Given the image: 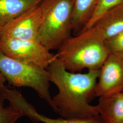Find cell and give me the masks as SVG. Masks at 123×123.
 I'll use <instances>...</instances> for the list:
<instances>
[{"label":"cell","mask_w":123,"mask_h":123,"mask_svg":"<svg viewBox=\"0 0 123 123\" xmlns=\"http://www.w3.org/2000/svg\"><path fill=\"white\" fill-rule=\"evenodd\" d=\"M47 70L50 81L58 89L52 98L55 112L62 119H87L99 115L96 105L90 104L96 94L99 70L86 73H73L66 69L56 57Z\"/></svg>","instance_id":"obj_1"},{"label":"cell","mask_w":123,"mask_h":123,"mask_svg":"<svg viewBox=\"0 0 123 123\" xmlns=\"http://www.w3.org/2000/svg\"><path fill=\"white\" fill-rule=\"evenodd\" d=\"M57 50V58L66 69L73 73L85 68L99 70L110 53L105 38L94 26L71 36Z\"/></svg>","instance_id":"obj_2"},{"label":"cell","mask_w":123,"mask_h":123,"mask_svg":"<svg viewBox=\"0 0 123 123\" xmlns=\"http://www.w3.org/2000/svg\"><path fill=\"white\" fill-rule=\"evenodd\" d=\"M37 41L49 50L58 49L73 34V0H42Z\"/></svg>","instance_id":"obj_3"},{"label":"cell","mask_w":123,"mask_h":123,"mask_svg":"<svg viewBox=\"0 0 123 123\" xmlns=\"http://www.w3.org/2000/svg\"><path fill=\"white\" fill-rule=\"evenodd\" d=\"M0 72L14 87L33 89L55 112L49 91L50 74L46 69L15 60L0 51Z\"/></svg>","instance_id":"obj_4"},{"label":"cell","mask_w":123,"mask_h":123,"mask_svg":"<svg viewBox=\"0 0 123 123\" xmlns=\"http://www.w3.org/2000/svg\"><path fill=\"white\" fill-rule=\"evenodd\" d=\"M0 51L15 60L46 69L55 54L37 40L19 39L0 36Z\"/></svg>","instance_id":"obj_5"},{"label":"cell","mask_w":123,"mask_h":123,"mask_svg":"<svg viewBox=\"0 0 123 123\" xmlns=\"http://www.w3.org/2000/svg\"><path fill=\"white\" fill-rule=\"evenodd\" d=\"M123 91V53H110L99 69L96 86L98 97Z\"/></svg>","instance_id":"obj_6"},{"label":"cell","mask_w":123,"mask_h":123,"mask_svg":"<svg viewBox=\"0 0 123 123\" xmlns=\"http://www.w3.org/2000/svg\"><path fill=\"white\" fill-rule=\"evenodd\" d=\"M42 23L39 5L28 10L0 29V36L19 39L37 40Z\"/></svg>","instance_id":"obj_7"},{"label":"cell","mask_w":123,"mask_h":123,"mask_svg":"<svg viewBox=\"0 0 123 123\" xmlns=\"http://www.w3.org/2000/svg\"><path fill=\"white\" fill-rule=\"evenodd\" d=\"M98 113L105 123H123V91L99 97Z\"/></svg>","instance_id":"obj_8"},{"label":"cell","mask_w":123,"mask_h":123,"mask_svg":"<svg viewBox=\"0 0 123 123\" xmlns=\"http://www.w3.org/2000/svg\"><path fill=\"white\" fill-rule=\"evenodd\" d=\"M92 26L102 33L106 40L123 31V3L104 13Z\"/></svg>","instance_id":"obj_9"},{"label":"cell","mask_w":123,"mask_h":123,"mask_svg":"<svg viewBox=\"0 0 123 123\" xmlns=\"http://www.w3.org/2000/svg\"><path fill=\"white\" fill-rule=\"evenodd\" d=\"M42 0H0V29Z\"/></svg>","instance_id":"obj_10"},{"label":"cell","mask_w":123,"mask_h":123,"mask_svg":"<svg viewBox=\"0 0 123 123\" xmlns=\"http://www.w3.org/2000/svg\"><path fill=\"white\" fill-rule=\"evenodd\" d=\"M73 35L82 31L92 16L97 0H73Z\"/></svg>","instance_id":"obj_11"},{"label":"cell","mask_w":123,"mask_h":123,"mask_svg":"<svg viewBox=\"0 0 123 123\" xmlns=\"http://www.w3.org/2000/svg\"><path fill=\"white\" fill-rule=\"evenodd\" d=\"M27 116L34 122H42L44 123H105L99 115L87 119H53L49 118L39 114L35 108H31L27 113Z\"/></svg>","instance_id":"obj_12"},{"label":"cell","mask_w":123,"mask_h":123,"mask_svg":"<svg viewBox=\"0 0 123 123\" xmlns=\"http://www.w3.org/2000/svg\"><path fill=\"white\" fill-rule=\"evenodd\" d=\"M122 3H123V0H97L92 16L88 24L82 31L92 26L94 22L106 11Z\"/></svg>","instance_id":"obj_13"},{"label":"cell","mask_w":123,"mask_h":123,"mask_svg":"<svg viewBox=\"0 0 123 123\" xmlns=\"http://www.w3.org/2000/svg\"><path fill=\"white\" fill-rule=\"evenodd\" d=\"M4 98L0 91V123H15L24 116L21 110L11 107H4Z\"/></svg>","instance_id":"obj_14"},{"label":"cell","mask_w":123,"mask_h":123,"mask_svg":"<svg viewBox=\"0 0 123 123\" xmlns=\"http://www.w3.org/2000/svg\"><path fill=\"white\" fill-rule=\"evenodd\" d=\"M110 53H123V31L106 40Z\"/></svg>","instance_id":"obj_15"},{"label":"cell","mask_w":123,"mask_h":123,"mask_svg":"<svg viewBox=\"0 0 123 123\" xmlns=\"http://www.w3.org/2000/svg\"><path fill=\"white\" fill-rule=\"evenodd\" d=\"M6 79L4 76L0 72V88L4 85V84L6 82Z\"/></svg>","instance_id":"obj_16"}]
</instances>
